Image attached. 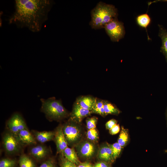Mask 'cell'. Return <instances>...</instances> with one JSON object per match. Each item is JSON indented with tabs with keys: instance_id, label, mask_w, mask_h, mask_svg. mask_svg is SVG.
<instances>
[{
	"instance_id": "cell-1",
	"label": "cell",
	"mask_w": 167,
	"mask_h": 167,
	"mask_svg": "<svg viewBox=\"0 0 167 167\" xmlns=\"http://www.w3.org/2000/svg\"><path fill=\"white\" fill-rule=\"evenodd\" d=\"M53 4L52 0H15V11L9 18V23L33 32H39L48 19Z\"/></svg>"
},
{
	"instance_id": "cell-2",
	"label": "cell",
	"mask_w": 167,
	"mask_h": 167,
	"mask_svg": "<svg viewBox=\"0 0 167 167\" xmlns=\"http://www.w3.org/2000/svg\"><path fill=\"white\" fill-rule=\"evenodd\" d=\"M118 15L117 9L114 6L100 2L91 11L89 24L95 29L104 28L107 23L117 18Z\"/></svg>"
},
{
	"instance_id": "cell-3",
	"label": "cell",
	"mask_w": 167,
	"mask_h": 167,
	"mask_svg": "<svg viewBox=\"0 0 167 167\" xmlns=\"http://www.w3.org/2000/svg\"><path fill=\"white\" fill-rule=\"evenodd\" d=\"M41 111L49 121H59L66 118L68 115L67 111L62 105L61 101L54 97L46 99H41Z\"/></svg>"
},
{
	"instance_id": "cell-4",
	"label": "cell",
	"mask_w": 167,
	"mask_h": 167,
	"mask_svg": "<svg viewBox=\"0 0 167 167\" xmlns=\"http://www.w3.org/2000/svg\"><path fill=\"white\" fill-rule=\"evenodd\" d=\"M2 141L3 149L7 155L14 156L21 153L23 147L15 135L8 130L3 134Z\"/></svg>"
},
{
	"instance_id": "cell-5",
	"label": "cell",
	"mask_w": 167,
	"mask_h": 167,
	"mask_svg": "<svg viewBox=\"0 0 167 167\" xmlns=\"http://www.w3.org/2000/svg\"><path fill=\"white\" fill-rule=\"evenodd\" d=\"M104 28L111 41L113 42L118 41L125 34L123 24L118 21L117 17L107 23Z\"/></svg>"
},
{
	"instance_id": "cell-6",
	"label": "cell",
	"mask_w": 167,
	"mask_h": 167,
	"mask_svg": "<svg viewBox=\"0 0 167 167\" xmlns=\"http://www.w3.org/2000/svg\"><path fill=\"white\" fill-rule=\"evenodd\" d=\"M74 122L70 119L62 125L63 132L69 145L75 144L81 136L80 129Z\"/></svg>"
},
{
	"instance_id": "cell-7",
	"label": "cell",
	"mask_w": 167,
	"mask_h": 167,
	"mask_svg": "<svg viewBox=\"0 0 167 167\" xmlns=\"http://www.w3.org/2000/svg\"><path fill=\"white\" fill-rule=\"evenodd\" d=\"M51 150L48 147L40 143L33 145L28 150V155L37 162H42L50 157Z\"/></svg>"
},
{
	"instance_id": "cell-8",
	"label": "cell",
	"mask_w": 167,
	"mask_h": 167,
	"mask_svg": "<svg viewBox=\"0 0 167 167\" xmlns=\"http://www.w3.org/2000/svg\"><path fill=\"white\" fill-rule=\"evenodd\" d=\"M8 130L16 135L21 131L28 129L22 116L19 113H14L6 122Z\"/></svg>"
},
{
	"instance_id": "cell-9",
	"label": "cell",
	"mask_w": 167,
	"mask_h": 167,
	"mask_svg": "<svg viewBox=\"0 0 167 167\" xmlns=\"http://www.w3.org/2000/svg\"><path fill=\"white\" fill-rule=\"evenodd\" d=\"M54 140L56 145L57 153H61L68 147V143L64 135L62 130V125L59 126L55 131Z\"/></svg>"
},
{
	"instance_id": "cell-10",
	"label": "cell",
	"mask_w": 167,
	"mask_h": 167,
	"mask_svg": "<svg viewBox=\"0 0 167 167\" xmlns=\"http://www.w3.org/2000/svg\"><path fill=\"white\" fill-rule=\"evenodd\" d=\"M15 136L23 147L28 145L33 146L37 144V141L28 129L20 131Z\"/></svg>"
},
{
	"instance_id": "cell-11",
	"label": "cell",
	"mask_w": 167,
	"mask_h": 167,
	"mask_svg": "<svg viewBox=\"0 0 167 167\" xmlns=\"http://www.w3.org/2000/svg\"><path fill=\"white\" fill-rule=\"evenodd\" d=\"M79 154L82 157L88 158L94 154L95 148L94 145L90 142L85 141L80 143L78 147Z\"/></svg>"
},
{
	"instance_id": "cell-12",
	"label": "cell",
	"mask_w": 167,
	"mask_h": 167,
	"mask_svg": "<svg viewBox=\"0 0 167 167\" xmlns=\"http://www.w3.org/2000/svg\"><path fill=\"white\" fill-rule=\"evenodd\" d=\"M92 113L91 111L83 108L75 103L71 114V119L80 122L84 118Z\"/></svg>"
},
{
	"instance_id": "cell-13",
	"label": "cell",
	"mask_w": 167,
	"mask_h": 167,
	"mask_svg": "<svg viewBox=\"0 0 167 167\" xmlns=\"http://www.w3.org/2000/svg\"><path fill=\"white\" fill-rule=\"evenodd\" d=\"M31 132L37 142L43 144L54 140L55 135V131H39L33 130Z\"/></svg>"
},
{
	"instance_id": "cell-14",
	"label": "cell",
	"mask_w": 167,
	"mask_h": 167,
	"mask_svg": "<svg viewBox=\"0 0 167 167\" xmlns=\"http://www.w3.org/2000/svg\"><path fill=\"white\" fill-rule=\"evenodd\" d=\"M96 99L90 96H82L77 99L75 103L83 108L92 111Z\"/></svg>"
},
{
	"instance_id": "cell-15",
	"label": "cell",
	"mask_w": 167,
	"mask_h": 167,
	"mask_svg": "<svg viewBox=\"0 0 167 167\" xmlns=\"http://www.w3.org/2000/svg\"><path fill=\"white\" fill-rule=\"evenodd\" d=\"M98 157L100 160L106 162L114 160L112 150L109 144L100 148L98 153Z\"/></svg>"
},
{
	"instance_id": "cell-16",
	"label": "cell",
	"mask_w": 167,
	"mask_h": 167,
	"mask_svg": "<svg viewBox=\"0 0 167 167\" xmlns=\"http://www.w3.org/2000/svg\"><path fill=\"white\" fill-rule=\"evenodd\" d=\"M36 161L32 157L25 154H22L18 160L19 167H37Z\"/></svg>"
},
{
	"instance_id": "cell-17",
	"label": "cell",
	"mask_w": 167,
	"mask_h": 167,
	"mask_svg": "<svg viewBox=\"0 0 167 167\" xmlns=\"http://www.w3.org/2000/svg\"><path fill=\"white\" fill-rule=\"evenodd\" d=\"M158 26L159 28L158 36L162 41L161 52L165 56L167 62V31L162 25L158 24Z\"/></svg>"
},
{
	"instance_id": "cell-18",
	"label": "cell",
	"mask_w": 167,
	"mask_h": 167,
	"mask_svg": "<svg viewBox=\"0 0 167 167\" xmlns=\"http://www.w3.org/2000/svg\"><path fill=\"white\" fill-rule=\"evenodd\" d=\"M61 153L66 158L76 165H78L80 162L73 148H70L67 147Z\"/></svg>"
},
{
	"instance_id": "cell-19",
	"label": "cell",
	"mask_w": 167,
	"mask_h": 167,
	"mask_svg": "<svg viewBox=\"0 0 167 167\" xmlns=\"http://www.w3.org/2000/svg\"><path fill=\"white\" fill-rule=\"evenodd\" d=\"M136 21L138 25L146 29L148 39V40H150L147 29V27L151 22V19L149 15L147 13L139 15L136 18Z\"/></svg>"
},
{
	"instance_id": "cell-20",
	"label": "cell",
	"mask_w": 167,
	"mask_h": 167,
	"mask_svg": "<svg viewBox=\"0 0 167 167\" xmlns=\"http://www.w3.org/2000/svg\"><path fill=\"white\" fill-rule=\"evenodd\" d=\"M18 164V161L15 158L5 157L0 161V167H16Z\"/></svg>"
},
{
	"instance_id": "cell-21",
	"label": "cell",
	"mask_w": 167,
	"mask_h": 167,
	"mask_svg": "<svg viewBox=\"0 0 167 167\" xmlns=\"http://www.w3.org/2000/svg\"><path fill=\"white\" fill-rule=\"evenodd\" d=\"M92 113H94L101 116H105L103 109V100L96 98L93 109L91 111Z\"/></svg>"
},
{
	"instance_id": "cell-22",
	"label": "cell",
	"mask_w": 167,
	"mask_h": 167,
	"mask_svg": "<svg viewBox=\"0 0 167 167\" xmlns=\"http://www.w3.org/2000/svg\"><path fill=\"white\" fill-rule=\"evenodd\" d=\"M103 109L105 115L108 114H118L119 110L111 103L103 100Z\"/></svg>"
},
{
	"instance_id": "cell-23",
	"label": "cell",
	"mask_w": 167,
	"mask_h": 167,
	"mask_svg": "<svg viewBox=\"0 0 167 167\" xmlns=\"http://www.w3.org/2000/svg\"><path fill=\"white\" fill-rule=\"evenodd\" d=\"M128 139L127 131L122 126L121 131L118 140V143L122 147H124L127 143Z\"/></svg>"
},
{
	"instance_id": "cell-24",
	"label": "cell",
	"mask_w": 167,
	"mask_h": 167,
	"mask_svg": "<svg viewBox=\"0 0 167 167\" xmlns=\"http://www.w3.org/2000/svg\"><path fill=\"white\" fill-rule=\"evenodd\" d=\"M60 154L59 164L60 167H77L75 163L66 158L61 153Z\"/></svg>"
},
{
	"instance_id": "cell-25",
	"label": "cell",
	"mask_w": 167,
	"mask_h": 167,
	"mask_svg": "<svg viewBox=\"0 0 167 167\" xmlns=\"http://www.w3.org/2000/svg\"><path fill=\"white\" fill-rule=\"evenodd\" d=\"M109 145L112 150L113 159L115 160L119 156L122 147L118 142Z\"/></svg>"
},
{
	"instance_id": "cell-26",
	"label": "cell",
	"mask_w": 167,
	"mask_h": 167,
	"mask_svg": "<svg viewBox=\"0 0 167 167\" xmlns=\"http://www.w3.org/2000/svg\"><path fill=\"white\" fill-rule=\"evenodd\" d=\"M38 167H57L55 160L52 157H50L41 163Z\"/></svg>"
},
{
	"instance_id": "cell-27",
	"label": "cell",
	"mask_w": 167,
	"mask_h": 167,
	"mask_svg": "<svg viewBox=\"0 0 167 167\" xmlns=\"http://www.w3.org/2000/svg\"><path fill=\"white\" fill-rule=\"evenodd\" d=\"M87 135L88 138L92 141H96L98 139V133L95 128L88 130Z\"/></svg>"
},
{
	"instance_id": "cell-28",
	"label": "cell",
	"mask_w": 167,
	"mask_h": 167,
	"mask_svg": "<svg viewBox=\"0 0 167 167\" xmlns=\"http://www.w3.org/2000/svg\"><path fill=\"white\" fill-rule=\"evenodd\" d=\"M97 120V118L95 117L88 118L86 120V124L88 129L95 128Z\"/></svg>"
},
{
	"instance_id": "cell-29",
	"label": "cell",
	"mask_w": 167,
	"mask_h": 167,
	"mask_svg": "<svg viewBox=\"0 0 167 167\" xmlns=\"http://www.w3.org/2000/svg\"><path fill=\"white\" fill-rule=\"evenodd\" d=\"M117 123V121L114 119H111L107 122L105 124L106 128L107 129L110 130Z\"/></svg>"
},
{
	"instance_id": "cell-30",
	"label": "cell",
	"mask_w": 167,
	"mask_h": 167,
	"mask_svg": "<svg viewBox=\"0 0 167 167\" xmlns=\"http://www.w3.org/2000/svg\"><path fill=\"white\" fill-rule=\"evenodd\" d=\"M109 130L110 134L112 135H114L117 134L120 130V127L119 125L116 124Z\"/></svg>"
},
{
	"instance_id": "cell-31",
	"label": "cell",
	"mask_w": 167,
	"mask_h": 167,
	"mask_svg": "<svg viewBox=\"0 0 167 167\" xmlns=\"http://www.w3.org/2000/svg\"><path fill=\"white\" fill-rule=\"evenodd\" d=\"M93 167H110L109 164L105 161H101L96 163Z\"/></svg>"
},
{
	"instance_id": "cell-32",
	"label": "cell",
	"mask_w": 167,
	"mask_h": 167,
	"mask_svg": "<svg viewBox=\"0 0 167 167\" xmlns=\"http://www.w3.org/2000/svg\"><path fill=\"white\" fill-rule=\"evenodd\" d=\"M77 167H93V166L88 162H80Z\"/></svg>"
},
{
	"instance_id": "cell-33",
	"label": "cell",
	"mask_w": 167,
	"mask_h": 167,
	"mask_svg": "<svg viewBox=\"0 0 167 167\" xmlns=\"http://www.w3.org/2000/svg\"><path fill=\"white\" fill-rule=\"evenodd\" d=\"M165 152H167V150H166L165 151Z\"/></svg>"
}]
</instances>
